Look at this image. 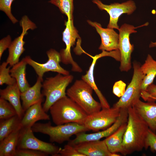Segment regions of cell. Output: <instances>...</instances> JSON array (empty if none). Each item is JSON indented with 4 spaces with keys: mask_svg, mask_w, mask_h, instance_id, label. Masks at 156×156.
<instances>
[{
    "mask_svg": "<svg viewBox=\"0 0 156 156\" xmlns=\"http://www.w3.org/2000/svg\"><path fill=\"white\" fill-rule=\"evenodd\" d=\"M64 24L66 27L62 33V40L66 47L65 49L61 50L60 52L61 62L65 64H71L73 71L81 72L82 68L74 60L71 53V48L75 45L76 39L80 37L74 26L73 19H68L65 21Z\"/></svg>",
    "mask_w": 156,
    "mask_h": 156,
    "instance_id": "cell-10",
    "label": "cell"
},
{
    "mask_svg": "<svg viewBox=\"0 0 156 156\" xmlns=\"http://www.w3.org/2000/svg\"><path fill=\"white\" fill-rule=\"evenodd\" d=\"M19 23L22 28V32L20 36L12 41L8 48L9 54L6 62L11 67L19 62L20 57L25 50L24 47L25 42L23 38L27 34V31L37 28L36 24L25 15L22 17Z\"/></svg>",
    "mask_w": 156,
    "mask_h": 156,
    "instance_id": "cell-12",
    "label": "cell"
},
{
    "mask_svg": "<svg viewBox=\"0 0 156 156\" xmlns=\"http://www.w3.org/2000/svg\"><path fill=\"white\" fill-rule=\"evenodd\" d=\"M12 39L10 35H8L0 40V60H1L2 54L7 48L10 47L12 43Z\"/></svg>",
    "mask_w": 156,
    "mask_h": 156,
    "instance_id": "cell-36",
    "label": "cell"
},
{
    "mask_svg": "<svg viewBox=\"0 0 156 156\" xmlns=\"http://www.w3.org/2000/svg\"><path fill=\"white\" fill-rule=\"evenodd\" d=\"M140 69L144 74L141 87L142 92L145 91L153 83L156 76V61L150 55L148 54L144 63L140 66Z\"/></svg>",
    "mask_w": 156,
    "mask_h": 156,
    "instance_id": "cell-25",
    "label": "cell"
},
{
    "mask_svg": "<svg viewBox=\"0 0 156 156\" xmlns=\"http://www.w3.org/2000/svg\"><path fill=\"white\" fill-rule=\"evenodd\" d=\"M15 0H0V10L3 12L13 24L18 22L12 13L11 5Z\"/></svg>",
    "mask_w": 156,
    "mask_h": 156,
    "instance_id": "cell-30",
    "label": "cell"
},
{
    "mask_svg": "<svg viewBox=\"0 0 156 156\" xmlns=\"http://www.w3.org/2000/svg\"><path fill=\"white\" fill-rule=\"evenodd\" d=\"M60 156H85L78 151L72 145L68 143L61 148L59 152Z\"/></svg>",
    "mask_w": 156,
    "mask_h": 156,
    "instance_id": "cell-33",
    "label": "cell"
},
{
    "mask_svg": "<svg viewBox=\"0 0 156 156\" xmlns=\"http://www.w3.org/2000/svg\"><path fill=\"white\" fill-rule=\"evenodd\" d=\"M42 102H38L29 107L25 112L21 119L23 128L31 127L40 120H49V115L46 113L42 106Z\"/></svg>",
    "mask_w": 156,
    "mask_h": 156,
    "instance_id": "cell-19",
    "label": "cell"
},
{
    "mask_svg": "<svg viewBox=\"0 0 156 156\" xmlns=\"http://www.w3.org/2000/svg\"><path fill=\"white\" fill-rule=\"evenodd\" d=\"M126 84L122 80H119L115 82L113 88V93L118 97H121L124 94L125 90Z\"/></svg>",
    "mask_w": 156,
    "mask_h": 156,
    "instance_id": "cell-35",
    "label": "cell"
},
{
    "mask_svg": "<svg viewBox=\"0 0 156 156\" xmlns=\"http://www.w3.org/2000/svg\"><path fill=\"white\" fill-rule=\"evenodd\" d=\"M132 107L146 122L149 128L156 133V103L144 102L140 99Z\"/></svg>",
    "mask_w": 156,
    "mask_h": 156,
    "instance_id": "cell-16",
    "label": "cell"
},
{
    "mask_svg": "<svg viewBox=\"0 0 156 156\" xmlns=\"http://www.w3.org/2000/svg\"><path fill=\"white\" fill-rule=\"evenodd\" d=\"M27 64L24 57L13 66L10 69V74L12 77L15 79L21 92L25 91L30 87L26 76Z\"/></svg>",
    "mask_w": 156,
    "mask_h": 156,
    "instance_id": "cell-23",
    "label": "cell"
},
{
    "mask_svg": "<svg viewBox=\"0 0 156 156\" xmlns=\"http://www.w3.org/2000/svg\"><path fill=\"white\" fill-rule=\"evenodd\" d=\"M22 128L19 127L0 142V156H15Z\"/></svg>",
    "mask_w": 156,
    "mask_h": 156,
    "instance_id": "cell-22",
    "label": "cell"
},
{
    "mask_svg": "<svg viewBox=\"0 0 156 156\" xmlns=\"http://www.w3.org/2000/svg\"><path fill=\"white\" fill-rule=\"evenodd\" d=\"M127 125V122L122 124L114 132L104 140L111 153H120L125 155L123 146V139Z\"/></svg>",
    "mask_w": 156,
    "mask_h": 156,
    "instance_id": "cell-21",
    "label": "cell"
},
{
    "mask_svg": "<svg viewBox=\"0 0 156 156\" xmlns=\"http://www.w3.org/2000/svg\"><path fill=\"white\" fill-rule=\"evenodd\" d=\"M16 115V112L13 106L7 101L0 97V120L8 119Z\"/></svg>",
    "mask_w": 156,
    "mask_h": 156,
    "instance_id": "cell-28",
    "label": "cell"
},
{
    "mask_svg": "<svg viewBox=\"0 0 156 156\" xmlns=\"http://www.w3.org/2000/svg\"><path fill=\"white\" fill-rule=\"evenodd\" d=\"M41 79L38 77L35 84L25 91L21 92V99L22 106L25 112L31 106L39 102L44 101V95L41 92L42 83Z\"/></svg>",
    "mask_w": 156,
    "mask_h": 156,
    "instance_id": "cell-18",
    "label": "cell"
},
{
    "mask_svg": "<svg viewBox=\"0 0 156 156\" xmlns=\"http://www.w3.org/2000/svg\"><path fill=\"white\" fill-rule=\"evenodd\" d=\"M89 56L92 58V61L88 70L86 71V74L82 76L81 79L88 83L94 90L99 98L101 105L102 109L110 108V107L109 103L98 88L94 79V68L97 60L100 58V57L98 55H96L94 56L90 55Z\"/></svg>",
    "mask_w": 156,
    "mask_h": 156,
    "instance_id": "cell-24",
    "label": "cell"
},
{
    "mask_svg": "<svg viewBox=\"0 0 156 156\" xmlns=\"http://www.w3.org/2000/svg\"><path fill=\"white\" fill-rule=\"evenodd\" d=\"M48 155L41 151L22 148H17L15 154V156H47Z\"/></svg>",
    "mask_w": 156,
    "mask_h": 156,
    "instance_id": "cell-34",
    "label": "cell"
},
{
    "mask_svg": "<svg viewBox=\"0 0 156 156\" xmlns=\"http://www.w3.org/2000/svg\"><path fill=\"white\" fill-rule=\"evenodd\" d=\"M133 73L131 81L123 95L114 104L113 107L119 109H128L140 100L142 92L141 85L144 77L140 64L136 62H133Z\"/></svg>",
    "mask_w": 156,
    "mask_h": 156,
    "instance_id": "cell-6",
    "label": "cell"
},
{
    "mask_svg": "<svg viewBox=\"0 0 156 156\" xmlns=\"http://www.w3.org/2000/svg\"><path fill=\"white\" fill-rule=\"evenodd\" d=\"M150 148L152 152H156V133L148 129L145 138L144 148L147 149Z\"/></svg>",
    "mask_w": 156,
    "mask_h": 156,
    "instance_id": "cell-32",
    "label": "cell"
},
{
    "mask_svg": "<svg viewBox=\"0 0 156 156\" xmlns=\"http://www.w3.org/2000/svg\"><path fill=\"white\" fill-rule=\"evenodd\" d=\"M48 57L47 61L44 63H40L35 61L29 56L25 57L27 64L34 69L36 74L41 80L45 73L49 71L55 72L64 75L70 74L69 71L62 68L60 65L61 62L60 53L55 50L51 49L46 52Z\"/></svg>",
    "mask_w": 156,
    "mask_h": 156,
    "instance_id": "cell-11",
    "label": "cell"
},
{
    "mask_svg": "<svg viewBox=\"0 0 156 156\" xmlns=\"http://www.w3.org/2000/svg\"><path fill=\"white\" fill-rule=\"evenodd\" d=\"M73 78L72 75L58 73L54 77L47 78L43 81L42 92L46 99L42 107L46 112L49 111L55 102L66 96V88Z\"/></svg>",
    "mask_w": 156,
    "mask_h": 156,
    "instance_id": "cell-4",
    "label": "cell"
},
{
    "mask_svg": "<svg viewBox=\"0 0 156 156\" xmlns=\"http://www.w3.org/2000/svg\"><path fill=\"white\" fill-rule=\"evenodd\" d=\"M52 120L56 125L70 122L84 125L88 115L76 103L66 96L50 108Z\"/></svg>",
    "mask_w": 156,
    "mask_h": 156,
    "instance_id": "cell-2",
    "label": "cell"
},
{
    "mask_svg": "<svg viewBox=\"0 0 156 156\" xmlns=\"http://www.w3.org/2000/svg\"><path fill=\"white\" fill-rule=\"evenodd\" d=\"M148 22L144 25L135 27L127 23L122 25L119 29L118 49L120 56L119 69L122 72H128L131 68V54L134 49V45L131 44L130 35L137 31L135 29L138 28L147 26Z\"/></svg>",
    "mask_w": 156,
    "mask_h": 156,
    "instance_id": "cell-7",
    "label": "cell"
},
{
    "mask_svg": "<svg viewBox=\"0 0 156 156\" xmlns=\"http://www.w3.org/2000/svg\"><path fill=\"white\" fill-rule=\"evenodd\" d=\"M93 90L92 87L83 80H77L67 90L66 94L89 115L99 111L102 109L100 103L92 97Z\"/></svg>",
    "mask_w": 156,
    "mask_h": 156,
    "instance_id": "cell-5",
    "label": "cell"
},
{
    "mask_svg": "<svg viewBox=\"0 0 156 156\" xmlns=\"http://www.w3.org/2000/svg\"><path fill=\"white\" fill-rule=\"evenodd\" d=\"M120 109L119 116L115 122L109 127L102 131L93 133L88 134L85 132L78 133L75 135L76 137L73 140H69L68 143L73 145L85 142L99 140L103 138H106L109 136L116 131L122 124L127 122L128 109Z\"/></svg>",
    "mask_w": 156,
    "mask_h": 156,
    "instance_id": "cell-14",
    "label": "cell"
},
{
    "mask_svg": "<svg viewBox=\"0 0 156 156\" xmlns=\"http://www.w3.org/2000/svg\"><path fill=\"white\" fill-rule=\"evenodd\" d=\"M87 22L95 28L101 37V43L99 49L107 51L118 49L119 34L114 29L103 28L100 23L89 20Z\"/></svg>",
    "mask_w": 156,
    "mask_h": 156,
    "instance_id": "cell-15",
    "label": "cell"
},
{
    "mask_svg": "<svg viewBox=\"0 0 156 156\" xmlns=\"http://www.w3.org/2000/svg\"><path fill=\"white\" fill-rule=\"evenodd\" d=\"M120 109L112 107L102 108L93 114L88 115L84 123L90 130L98 132L104 130L112 125L119 116Z\"/></svg>",
    "mask_w": 156,
    "mask_h": 156,
    "instance_id": "cell-9",
    "label": "cell"
},
{
    "mask_svg": "<svg viewBox=\"0 0 156 156\" xmlns=\"http://www.w3.org/2000/svg\"><path fill=\"white\" fill-rule=\"evenodd\" d=\"M21 92L16 83L0 90V97L8 101L13 106L17 115L21 119L25 112L20 101Z\"/></svg>",
    "mask_w": 156,
    "mask_h": 156,
    "instance_id": "cell-20",
    "label": "cell"
},
{
    "mask_svg": "<svg viewBox=\"0 0 156 156\" xmlns=\"http://www.w3.org/2000/svg\"><path fill=\"white\" fill-rule=\"evenodd\" d=\"M48 2L57 7L61 12L67 16L68 19H73V0H50Z\"/></svg>",
    "mask_w": 156,
    "mask_h": 156,
    "instance_id": "cell-27",
    "label": "cell"
},
{
    "mask_svg": "<svg viewBox=\"0 0 156 156\" xmlns=\"http://www.w3.org/2000/svg\"><path fill=\"white\" fill-rule=\"evenodd\" d=\"M141 97L146 101L155 102L156 100V85L152 83L149 86L145 91L141 92Z\"/></svg>",
    "mask_w": 156,
    "mask_h": 156,
    "instance_id": "cell-31",
    "label": "cell"
},
{
    "mask_svg": "<svg viewBox=\"0 0 156 156\" xmlns=\"http://www.w3.org/2000/svg\"><path fill=\"white\" fill-rule=\"evenodd\" d=\"M8 64L3 62L0 66V85L4 84L8 85H13L16 82L15 78L12 77L10 73V66L7 67Z\"/></svg>",
    "mask_w": 156,
    "mask_h": 156,
    "instance_id": "cell-29",
    "label": "cell"
},
{
    "mask_svg": "<svg viewBox=\"0 0 156 156\" xmlns=\"http://www.w3.org/2000/svg\"><path fill=\"white\" fill-rule=\"evenodd\" d=\"M33 132L40 133L48 135L51 142L62 144L69 141L73 135L90 131L84 125L70 122L62 125H51L50 122L43 123H36L31 127Z\"/></svg>",
    "mask_w": 156,
    "mask_h": 156,
    "instance_id": "cell-3",
    "label": "cell"
},
{
    "mask_svg": "<svg viewBox=\"0 0 156 156\" xmlns=\"http://www.w3.org/2000/svg\"><path fill=\"white\" fill-rule=\"evenodd\" d=\"M128 113L127 127L123 139L125 155L142 150L149 128L133 107L128 109Z\"/></svg>",
    "mask_w": 156,
    "mask_h": 156,
    "instance_id": "cell-1",
    "label": "cell"
},
{
    "mask_svg": "<svg viewBox=\"0 0 156 156\" xmlns=\"http://www.w3.org/2000/svg\"><path fill=\"white\" fill-rule=\"evenodd\" d=\"M154 47H156V42H151L149 45V47L152 48Z\"/></svg>",
    "mask_w": 156,
    "mask_h": 156,
    "instance_id": "cell-37",
    "label": "cell"
},
{
    "mask_svg": "<svg viewBox=\"0 0 156 156\" xmlns=\"http://www.w3.org/2000/svg\"><path fill=\"white\" fill-rule=\"evenodd\" d=\"M21 119L16 115L8 119L0 120V142L14 130L22 126Z\"/></svg>",
    "mask_w": 156,
    "mask_h": 156,
    "instance_id": "cell-26",
    "label": "cell"
},
{
    "mask_svg": "<svg viewBox=\"0 0 156 156\" xmlns=\"http://www.w3.org/2000/svg\"><path fill=\"white\" fill-rule=\"evenodd\" d=\"M72 145L85 156H111L104 140L85 142Z\"/></svg>",
    "mask_w": 156,
    "mask_h": 156,
    "instance_id": "cell-17",
    "label": "cell"
},
{
    "mask_svg": "<svg viewBox=\"0 0 156 156\" xmlns=\"http://www.w3.org/2000/svg\"><path fill=\"white\" fill-rule=\"evenodd\" d=\"M33 132L31 127H22L17 148L31 149L41 151L52 156H60L59 153L61 148L38 139L34 135Z\"/></svg>",
    "mask_w": 156,
    "mask_h": 156,
    "instance_id": "cell-8",
    "label": "cell"
},
{
    "mask_svg": "<svg viewBox=\"0 0 156 156\" xmlns=\"http://www.w3.org/2000/svg\"><path fill=\"white\" fill-rule=\"evenodd\" d=\"M92 2L96 5L101 10L106 11L109 15L110 18L107 28L119 29L118 23L120 16L123 14L129 15L131 14L136 10V7L134 2L129 0L126 2L106 5L99 0H93Z\"/></svg>",
    "mask_w": 156,
    "mask_h": 156,
    "instance_id": "cell-13",
    "label": "cell"
}]
</instances>
